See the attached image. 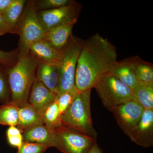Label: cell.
I'll list each match as a JSON object with an SVG mask.
<instances>
[{
	"mask_svg": "<svg viewBox=\"0 0 153 153\" xmlns=\"http://www.w3.org/2000/svg\"><path fill=\"white\" fill-rule=\"evenodd\" d=\"M8 142L12 146L19 149L22 146L23 141L22 131L16 126H10L7 131Z\"/></svg>",
	"mask_w": 153,
	"mask_h": 153,
	"instance_id": "cell-26",
	"label": "cell"
},
{
	"mask_svg": "<svg viewBox=\"0 0 153 153\" xmlns=\"http://www.w3.org/2000/svg\"><path fill=\"white\" fill-rule=\"evenodd\" d=\"M91 89L78 92L71 106L61 115V120L64 125L97 140L91 112Z\"/></svg>",
	"mask_w": 153,
	"mask_h": 153,
	"instance_id": "cell-3",
	"label": "cell"
},
{
	"mask_svg": "<svg viewBox=\"0 0 153 153\" xmlns=\"http://www.w3.org/2000/svg\"><path fill=\"white\" fill-rule=\"evenodd\" d=\"M9 33H12V32L6 24L2 14L0 13V36Z\"/></svg>",
	"mask_w": 153,
	"mask_h": 153,
	"instance_id": "cell-29",
	"label": "cell"
},
{
	"mask_svg": "<svg viewBox=\"0 0 153 153\" xmlns=\"http://www.w3.org/2000/svg\"><path fill=\"white\" fill-rule=\"evenodd\" d=\"M140 57L131 56L117 61L109 73L132 89L138 85L135 76L136 67Z\"/></svg>",
	"mask_w": 153,
	"mask_h": 153,
	"instance_id": "cell-11",
	"label": "cell"
},
{
	"mask_svg": "<svg viewBox=\"0 0 153 153\" xmlns=\"http://www.w3.org/2000/svg\"><path fill=\"white\" fill-rule=\"evenodd\" d=\"M19 106L12 102L0 106V125L16 126L18 123Z\"/></svg>",
	"mask_w": 153,
	"mask_h": 153,
	"instance_id": "cell-21",
	"label": "cell"
},
{
	"mask_svg": "<svg viewBox=\"0 0 153 153\" xmlns=\"http://www.w3.org/2000/svg\"><path fill=\"white\" fill-rule=\"evenodd\" d=\"M131 100L144 110H153V84L137 85L132 89Z\"/></svg>",
	"mask_w": 153,
	"mask_h": 153,
	"instance_id": "cell-19",
	"label": "cell"
},
{
	"mask_svg": "<svg viewBox=\"0 0 153 153\" xmlns=\"http://www.w3.org/2000/svg\"><path fill=\"white\" fill-rule=\"evenodd\" d=\"M76 22L60 25L45 32L43 40L54 49L61 51L69 40Z\"/></svg>",
	"mask_w": 153,
	"mask_h": 153,
	"instance_id": "cell-16",
	"label": "cell"
},
{
	"mask_svg": "<svg viewBox=\"0 0 153 153\" xmlns=\"http://www.w3.org/2000/svg\"><path fill=\"white\" fill-rule=\"evenodd\" d=\"M135 76L138 85L153 84V65L139 58L136 67Z\"/></svg>",
	"mask_w": 153,
	"mask_h": 153,
	"instance_id": "cell-22",
	"label": "cell"
},
{
	"mask_svg": "<svg viewBox=\"0 0 153 153\" xmlns=\"http://www.w3.org/2000/svg\"><path fill=\"white\" fill-rule=\"evenodd\" d=\"M23 141L38 143L50 147L57 149L58 139L57 132L44 125L26 130L22 134Z\"/></svg>",
	"mask_w": 153,
	"mask_h": 153,
	"instance_id": "cell-12",
	"label": "cell"
},
{
	"mask_svg": "<svg viewBox=\"0 0 153 153\" xmlns=\"http://www.w3.org/2000/svg\"><path fill=\"white\" fill-rule=\"evenodd\" d=\"M26 2L27 1L25 0H13L10 5L2 13L6 24L13 34H18V26Z\"/></svg>",
	"mask_w": 153,
	"mask_h": 153,
	"instance_id": "cell-18",
	"label": "cell"
},
{
	"mask_svg": "<svg viewBox=\"0 0 153 153\" xmlns=\"http://www.w3.org/2000/svg\"><path fill=\"white\" fill-rule=\"evenodd\" d=\"M94 88L103 105L111 112L115 107L131 100L132 89L109 72L99 79Z\"/></svg>",
	"mask_w": 153,
	"mask_h": 153,
	"instance_id": "cell-5",
	"label": "cell"
},
{
	"mask_svg": "<svg viewBox=\"0 0 153 153\" xmlns=\"http://www.w3.org/2000/svg\"><path fill=\"white\" fill-rule=\"evenodd\" d=\"M56 131L57 149L63 153H86L97 140L65 125Z\"/></svg>",
	"mask_w": 153,
	"mask_h": 153,
	"instance_id": "cell-8",
	"label": "cell"
},
{
	"mask_svg": "<svg viewBox=\"0 0 153 153\" xmlns=\"http://www.w3.org/2000/svg\"><path fill=\"white\" fill-rule=\"evenodd\" d=\"M79 91L76 87L58 94L56 99L60 114L65 112L73 103Z\"/></svg>",
	"mask_w": 153,
	"mask_h": 153,
	"instance_id": "cell-23",
	"label": "cell"
},
{
	"mask_svg": "<svg viewBox=\"0 0 153 153\" xmlns=\"http://www.w3.org/2000/svg\"><path fill=\"white\" fill-rule=\"evenodd\" d=\"M130 139L144 148L153 146V110H144L140 120L133 131Z\"/></svg>",
	"mask_w": 153,
	"mask_h": 153,
	"instance_id": "cell-10",
	"label": "cell"
},
{
	"mask_svg": "<svg viewBox=\"0 0 153 153\" xmlns=\"http://www.w3.org/2000/svg\"><path fill=\"white\" fill-rule=\"evenodd\" d=\"M40 112L44 125L49 128L56 131L64 126L56 100Z\"/></svg>",
	"mask_w": 153,
	"mask_h": 153,
	"instance_id": "cell-20",
	"label": "cell"
},
{
	"mask_svg": "<svg viewBox=\"0 0 153 153\" xmlns=\"http://www.w3.org/2000/svg\"><path fill=\"white\" fill-rule=\"evenodd\" d=\"M42 125L44 123L41 113L28 102L19 106V119L17 126L22 132Z\"/></svg>",
	"mask_w": 153,
	"mask_h": 153,
	"instance_id": "cell-17",
	"label": "cell"
},
{
	"mask_svg": "<svg viewBox=\"0 0 153 153\" xmlns=\"http://www.w3.org/2000/svg\"><path fill=\"white\" fill-rule=\"evenodd\" d=\"M86 153H103V152L102 149L100 147L96 140Z\"/></svg>",
	"mask_w": 153,
	"mask_h": 153,
	"instance_id": "cell-31",
	"label": "cell"
},
{
	"mask_svg": "<svg viewBox=\"0 0 153 153\" xmlns=\"http://www.w3.org/2000/svg\"><path fill=\"white\" fill-rule=\"evenodd\" d=\"M37 13L35 1H27L18 28V35L20 36L19 48L22 52L29 53L31 45L44 39L45 32Z\"/></svg>",
	"mask_w": 153,
	"mask_h": 153,
	"instance_id": "cell-6",
	"label": "cell"
},
{
	"mask_svg": "<svg viewBox=\"0 0 153 153\" xmlns=\"http://www.w3.org/2000/svg\"><path fill=\"white\" fill-rule=\"evenodd\" d=\"M57 95L42 82L35 78L31 88L28 102L39 112L56 100Z\"/></svg>",
	"mask_w": 153,
	"mask_h": 153,
	"instance_id": "cell-13",
	"label": "cell"
},
{
	"mask_svg": "<svg viewBox=\"0 0 153 153\" xmlns=\"http://www.w3.org/2000/svg\"><path fill=\"white\" fill-rule=\"evenodd\" d=\"M36 78L58 95L60 78L59 64L39 63L36 71Z\"/></svg>",
	"mask_w": 153,
	"mask_h": 153,
	"instance_id": "cell-15",
	"label": "cell"
},
{
	"mask_svg": "<svg viewBox=\"0 0 153 153\" xmlns=\"http://www.w3.org/2000/svg\"><path fill=\"white\" fill-rule=\"evenodd\" d=\"M82 6L75 1L58 8L38 11V19L45 32L60 25L77 22Z\"/></svg>",
	"mask_w": 153,
	"mask_h": 153,
	"instance_id": "cell-7",
	"label": "cell"
},
{
	"mask_svg": "<svg viewBox=\"0 0 153 153\" xmlns=\"http://www.w3.org/2000/svg\"><path fill=\"white\" fill-rule=\"evenodd\" d=\"M38 64L39 61L29 52L25 53L19 50L16 62L6 68L11 102L18 106L28 102Z\"/></svg>",
	"mask_w": 153,
	"mask_h": 153,
	"instance_id": "cell-2",
	"label": "cell"
},
{
	"mask_svg": "<svg viewBox=\"0 0 153 153\" xmlns=\"http://www.w3.org/2000/svg\"><path fill=\"white\" fill-rule=\"evenodd\" d=\"M11 101V92L6 68L0 65V102L6 104Z\"/></svg>",
	"mask_w": 153,
	"mask_h": 153,
	"instance_id": "cell-24",
	"label": "cell"
},
{
	"mask_svg": "<svg viewBox=\"0 0 153 153\" xmlns=\"http://www.w3.org/2000/svg\"><path fill=\"white\" fill-rule=\"evenodd\" d=\"M144 110L140 105L131 100L115 107L111 112L122 130L130 137L140 120Z\"/></svg>",
	"mask_w": 153,
	"mask_h": 153,
	"instance_id": "cell-9",
	"label": "cell"
},
{
	"mask_svg": "<svg viewBox=\"0 0 153 153\" xmlns=\"http://www.w3.org/2000/svg\"><path fill=\"white\" fill-rule=\"evenodd\" d=\"M115 47L98 33L84 40L76 65L75 86L79 92L92 89L117 60Z\"/></svg>",
	"mask_w": 153,
	"mask_h": 153,
	"instance_id": "cell-1",
	"label": "cell"
},
{
	"mask_svg": "<svg viewBox=\"0 0 153 153\" xmlns=\"http://www.w3.org/2000/svg\"><path fill=\"white\" fill-rule=\"evenodd\" d=\"M83 41L84 40L72 34L66 46L62 50L59 63L60 78L58 94L75 87L76 65Z\"/></svg>",
	"mask_w": 153,
	"mask_h": 153,
	"instance_id": "cell-4",
	"label": "cell"
},
{
	"mask_svg": "<svg viewBox=\"0 0 153 153\" xmlns=\"http://www.w3.org/2000/svg\"><path fill=\"white\" fill-rule=\"evenodd\" d=\"M13 0H0V13H2L8 8Z\"/></svg>",
	"mask_w": 153,
	"mask_h": 153,
	"instance_id": "cell-30",
	"label": "cell"
},
{
	"mask_svg": "<svg viewBox=\"0 0 153 153\" xmlns=\"http://www.w3.org/2000/svg\"><path fill=\"white\" fill-rule=\"evenodd\" d=\"M48 148L41 144L24 142L16 153H44Z\"/></svg>",
	"mask_w": 153,
	"mask_h": 153,
	"instance_id": "cell-27",
	"label": "cell"
},
{
	"mask_svg": "<svg viewBox=\"0 0 153 153\" xmlns=\"http://www.w3.org/2000/svg\"><path fill=\"white\" fill-rule=\"evenodd\" d=\"M19 48L10 52H5L0 49V65L6 68L10 67L17 60L19 53Z\"/></svg>",
	"mask_w": 153,
	"mask_h": 153,
	"instance_id": "cell-28",
	"label": "cell"
},
{
	"mask_svg": "<svg viewBox=\"0 0 153 153\" xmlns=\"http://www.w3.org/2000/svg\"><path fill=\"white\" fill-rule=\"evenodd\" d=\"M73 0H38L35 1L37 10L44 11L58 8L68 5Z\"/></svg>",
	"mask_w": 153,
	"mask_h": 153,
	"instance_id": "cell-25",
	"label": "cell"
},
{
	"mask_svg": "<svg viewBox=\"0 0 153 153\" xmlns=\"http://www.w3.org/2000/svg\"><path fill=\"white\" fill-rule=\"evenodd\" d=\"M29 52L39 63L48 64H59L62 55V50L54 49L43 39L31 45Z\"/></svg>",
	"mask_w": 153,
	"mask_h": 153,
	"instance_id": "cell-14",
	"label": "cell"
}]
</instances>
